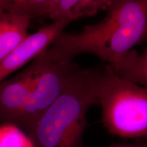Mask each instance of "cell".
I'll return each instance as SVG.
<instances>
[{
  "instance_id": "obj_1",
  "label": "cell",
  "mask_w": 147,
  "mask_h": 147,
  "mask_svg": "<svg viewBox=\"0 0 147 147\" xmlns=\"http://www.w3.org/2000/svg\"><path fill=\"white\" fill-rule=\"evenodd\" d=\"M102 21L78 33L62 32L52 45L66 57L93 54L115 65L147 37V0H112Z\"/></svg>"
},
{
  "instance_id": "obj_2",
  "label": "cell",
  "mask_w": 147,
  "mask_h": 147,
  "mask_svg": "<svg viewBox=\"0 0 147 147\" xmlns=\"http://www.w3.org/2000/svg\"><path fill=\"white\" fill-rule=\"evenodd\" d=\"M97 69L79 67L58 98L27 131L34 147H80L90 107L97 104Z\"/></svg>"
},
{
  "instance_id": "obj_3",
  "label": "cell",
  "mask_w": 147,
  "mask_h": 147,
  "mask_svg": "<svg viewBox=\"0 0 147 147\" xmlns=\"http://www.w3.org/2000/svg\"><path fill=\"white\" fill-rule=\"evenodd\" d=\"M97 104L113 135L147 138V88L119 76L109 65L97 69Z\"/></svg>"
},
{
  "instance_id": "obj_4",
  "label": "cell",
  "mask_w": 147,
  "mask_h": 147,
  "mask_svg": "<svg viewBox=\"0 0 147 147\" xmlns=\"http://www.w3.org/2000/svg\"><path fill=\"white\" fill-rule=\"evenodd\" d=\"M34 84L18 127L28 131L61 95L79 66L51 44L30 63Z\"/></svg>"
},
{
  "instance_id": "obj_5",
  "label": "cell",
  "mask_w": 147,
  "mask_h": 147,
  "mask_svg": "<svg viewBox=\"0 0 147 147\" xmlns=\"http://www.w3.org/2000/svg\"><path fill=\"white\" fill-rule=\"evenodd\" d=\"M112 0H1L10 12L31 19L41 17L53 22L71 23L106 10Z\"/></svg>"
},
{
  "instance_id": "obj_6",
  "label": "cell",
  "mask_w": 147,
  "mask_h": 147,
  "mask_svg": "<svg viewBox=\"0 0 147 147\" xmlns=\"http://www.w3.org/2000/svg\"><path fill=\"white\" fill-rule=\"evenodd\" d=\"M69 22H53L32 34H29L8 55L0 61V82L11 74L34 61L64 32Z\"/></svg>"
},
{
  "instance_id": "obj_7",
  "label": "cell",
  "mask_w": 147,
  "mask_h": 147,
  "mask_svg": "<svg viewBox=\"0 0 147 147\" xmlns=\"http://www.w3.org/2000/svg\"><path fill=\"white\" fill-rule=\"evenodd\" d=\"M34 84L30 64L13 78L0 82V121L18 126Z\"/></svg>"
},
{
  "instance_id": "obj_8",
  "label": "cell",
  "mask_w": 147,
  "mask_h": 147,
  "mask_svg": "<svg viewBox=\"0 0 147 147\" xmlns=\"http://www.w3.org/2000/svg\"><path fill=\"white\" fill-rule=\"evenodd\" d=\"M31 20L6 10L0 0V61L28 36Z\"/></svg>"
},
{
  "instance_id": "obj_9",
  "label": "cell",
  "mask_w": 147,
  "mask_h": 147,
  "mask_svg": "<svg viewBox=\"0 0 147 147\" xmlns=\"http://www.w3.org/2000/svg\"><path fill=\"white\" fill-rule=\"evenodd\" d=\"M110 66L119 76L147 88V47L142 54L129 51Z\"/></svg>"
},
{
  "instance_id": "obj_10",
  "label": "cell",
  "mask_w": 147,
  "mask_h": 147,
  "mask_svg": "<svg viewBox=\"0 0 147 147\" xmlns=\"http://www.w3.org/2000/svg\"><path fill=\"white\" fill-rule=\"evenodd\" d=\"M0 147H34L29 136L13 123L0 124Z\"/></svg>"
},
{
  "instance_id": "obj_11",
  "label": "cell",
  "mask_w": 147,
  "mask_h": 147,
  "mask_svg": "<svg viewBox=\"0 0 147 147\" xmlns=\"http://www.w3.org/2000/svg\"><path fill=\"white\" fill-rule=\"evenodd\" d=\"M110 147H147L144 145H138V144H117Z\"/></svg>"
}]
</instances>
